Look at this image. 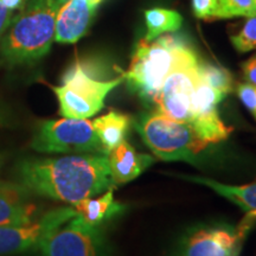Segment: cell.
I'll list each match as a JSON object with an SVG mask.
<instances>
[{"instance_id": "cell-1", "label": "cell", "mask_w": 256, "mask_h": 256, "mask_svg": "<svg viewBox=\"0 0 256 256\" xmlns=\"http://www.w3.org/2000/svg\"><path fill=\"white\" fill-rule=\"evenodd\" d=\"M16 178L32 194L75 204L113 188L107 154L26 156L16 164Z\"/></svg>"}, {"instance_id": "cell-2", "label": "cell", "mask_w": 256, "mask_h": 256, "mask_svg": "<svg viewBox=\"0 0 256 256\" xmlns=\"http://www.w3.org/2000/svg\"><path fill=\"white\" fill-rule=\"evenodd\" d=\"M66 0H25L0 40L6 66H30L49 54L55 42L56 20Z\"/></svg>"}, {"instance_id": "cell-3", "label": "cell", "mask_w": 256, "mask_h": 256, "mask_svg": "<svg viewBox=\"0 0 256 256\" xmlns=\"http://www.w3.org/2000/svg\"><path fill=\"white\" fill-rule=\"evenodd\" d=\"M192 50L179 37L164 34L151 42L139 40L130 68L124 74L128 88L146 102H154L165 80Z\"/></svg>"}, {"instance_id": "cell-4", "label": "cell", "mask_w": 256, "mask_h": 256, "mask_svg": "<svg viewBox=\"0 0 256 256\" xmlns=\"http://www.w3.org/2000/svg\"><path fill=\"white\" fill-rule=\"evenodd\" d=\"M134 127L156 158L192 162L209 146L190 124L178 122L159 112L140 115Z\"/></svg>"}, {"instance_id": "cell-5", "label": "cell", "mask_w": 256, "mask_h": 256, "mask_svg": "<svg viewBox=\"0 0 256 256\" xmlns=\"http://www.w3.org/2000/svg\"><path fill=\"white\" fill-rule=\"evenodd\" d=\"M124 81V75L101 81L89 74L80 62H75L63 75L62 84L51 86L64 118L89 119L104 107L107 95Z\"/></svg>"}, {"instance_id": "cell-6", "label": "cell", "mask_w": 256, "mask_h": 256, "mask_svg": "<svg viewBox=\"0 0 256 256\" xmlns=\"http://www.w3.org/2000/svg\"><path fill=\"white\" fill-rule=\"evenodd\" d=\"M30 146L34 151L48 154H106L88 119L63 118L40 121Z\"/></svg>"}, {"instance_id": "cell-7", "label": "cell", "mask_w": 256, "mask_h": 256, "mask_svg": "<svg viewBox=\"0 0 256 256\" xmlns=\"http://www.w3.org/2000/svg\"><path fill=\"white\" fill-rule=\"evenodd\" d=\"M42 256H108L98 226L88 224L75 214L42 240Z\"/></svg>"}, {"instance_id": "cell-8", "label": "cell", "mask_w": 256, "mask_h": 256, "mask_svg": "<svg viewBox=\"0 0 256 256\" xmlns=\"http://www.w3.org/2000/svg\"><path fill=\"white\" fill-rule=\"evenodd\" d=\"M200 63L191 50L170 72L153 104L156 112L178 122L190 124L191 96L200 81Z\"/></svg>"}, {"instance_id": "cell-9", "label": "cell", "mask_w": 256, "mask_h": 256, "mask_svg": "<svg viewBox=\"0 0 256 256\" xmlns=\"http://www.w3.org/2000/svg\"><path fill=\"white\" fill-rule=\"evenodd\" d=\"M72 206L54 209L40 217L0 226V256L16 255L38 248L51 230L75 215Z\"/></svg>"}, {"instance_id": "cell-10", "label": "cell", "mask_w": 256, "mask_h": 256, "mask_svg": "<svg viewBox=\"0 0 256 256\" xmlns=\"http://www.w3.org/2000/svg\"><path fill=\"white\" fill-rule=\"evenodd\" d=\"M226 96L200 78L192 92L190 124L209 145L223 142L232 132V128L220 120L217 110V106Z\"/></svg>"}, {"instance_id": "cell-11", "label": "cell", "mask_w": 256, "mask_h": 256, "mask_svg": "<svg viewBox=\"0 0 256 256\" xmlns=\"http://www.w3.org/2000/svg\"><path fill=\"white\" fill-rule=\"evenodd\" d=\"M254 218L246 215L236 230L200 229L188 238L182 256H238Z\"/></svg>"}, {"instance_id": "cell-12", "label": "cell", "mask_w": 256, "mask_h": 256, "mask_svg": "<svg viewBox=\"0 0 256 256\" xmlns=\"http://www.w3.org/2000/svg\"><path fill=\"white\" fill-rule=\"evenodd\" d=\"M98 6L92 0H66L57 14L55 40L78 43L88 32Z\"/></svg>"}, {"instance_id": "cell-13", "label": "cell", "mask_w": 256, "mask_h": 256, "mask_svg": "<svg viewBox=\"0 0 256 256\" xmlns=\"http://www.w3.org/2000/svg\"><path fill=\"white\" fill-rule=\"evenodd\" d=\"M114 185H124L139 177L154 162L152 156L138 153L126 140L107 154Z\"/></svg>"}, {"instance_id": "cell-14", "label": "cell", "mask_w": 256, "mask_h": 256, "mask_svg": "<svg viewBox=\"0 0 256 256\" xmlns=\"http://www.w3.org/2000/svg\"><path fill=\"white\" fill-rule=\"evenodd\" d=\"M30 194L18 182H0V226L36 216L37 206L30 202Z\"/></svg>"}, {"instance_id": "cell-15", "label": "cell", "mask_w": 256, "mask_h": 256, "mask_svg": "<svg viewBox=\"0 0 256 256\" xmlns=\"http://www.w3.org/2000/svg\"><path fill=\"white\" fill-rule=\"evenodd\" d=\"M96 136L100 140L106 154L126 140L132 121L128 115L118 110H110L92 121Z\"/></svg>"}, {"instance_id": "cell-16", "label": "cell", "mask_w": 256, "mask_h": 256, "mask_svg": "<svg viewBox=\"0 0 256 256\" xmlns=\"http://www.w3.org/2000/svg\"><path fill=\"white\" fill-rule=\"evenodd\" d=\"M72 206L83 220L95 226H98L102 222L124 210V206L116 203L114 200L113 188H108L100 197L86 198L72 204Z\"/></svg>"}, {"instance_id": "cell-17", "label": "cell", "mask_w": 256, "mask_h": 256, "mask_svg": "<svg viewBox=\"0 0 256 256\" xmlns=\"http://www.w3.org/2000/svg\"><path fill=\"white\" fill-rule=\"evenodd\" d=\"M180 178L191 183L200 184L212 188L220 196L244 210L246 212L256 209V182L246 185H226L214 179L194 177V176H180Z\"/></svg>"}, {"instance_id": "cell-18", "label": "cell", "mask_w": 256, "mask_h": 256, "mask_svg": "<svg viewBox=\"0 0 256 256\" xmlns=\"http://www.w3.org/2000/svg\"><path fill=\"white\" fill-rule=\"evenodd\" d=\"M147 32L144 40L151 42L164 34L179 30L183 24V17L177 11L168 8H151L145 11Z\"/></svg>"}, {"instance_id": "cell-19", "label": "cell", "mask_w": 256, "mask_h": 256, "mask_svg": "<svg viewBox=\"0 0 256 256\" xmlns=\"http://www.w3.org/2000/svg\"><path fill=\"white\" fill-rule=\"evenodd\" d=\"M200 78L210 87L228 95L234 89L232 75L226 68L209 63H200Z\"/></svg>"}, {"instance_id": "cell-20", "label": "cell", "mask_w": 256, "mask_h": 256, "mask_svg": "<svg viewBox=\"0 0 256 256\" xmlns=\"http://www.w3.org/2000/svg\"><path fill=\"white\" fill-rule=\"evenodd\" d=\"M256 14V0H218L211 19L252 17Z\"/></svg>"}, {"instance_id": "cell-21", "label": "cell", "mask_w": 256, "mask_h": 256, "mask_svg": "<svg viewBox=\"0 0 256 256\" xmlns=\"http://www.w3.org/2000/svg\"><path fill=\"white\" fill-rule=\"evenodd\" d=\"M230 40L234 48L241 54L256 50V14L247 17L240 31L232 34Z\"/></svg>"}, {"instance_id": "cell-22", "label": "cell", "mask_w": 256, "mask_h": 256, "mask_svg": "<svg viewBox=\"0 0 256 256\" xmlns=\"http://www.w3.org/2000/svg\"><path fill=\"white\" fill-rule=\"evenodd\" d=\"M236 92L244 107L250 112L256 120V86L250 83H240L236 86Z\"/></svg>"}, {"instance_id": "cell-23", "label": "cell", "mask_w": 256, "mask_h": 256, "mask_svg": "<svg viewBox=\"0 0 256 256\" xmlns=\"http://www.w3.org/2000/svg\"><path fill=\"white\" fill-rule=\"evenodd\" d=\"M218 0H192V10L197 18L211 19Z\"/></svg>"}, {"instance_id": "cell-24", "label": "cell", "mask_w": 256, "mask_h": 256, "mask_svg": "<svg viewBox=\"0 0 256 256\" xmlns=\"http://www.w3.org/2000/svg\"><path fill=\"white\" fill-rule=\"evenodd\" d=\"M242 72L246 82L256 86V54L242 63Z\"/></svg>"}, {"instance_id": "cell-25", "label": "cell", "mask_w": 256, "mask_h": 256, "mask_svg": "<svg viewBox=\"0 0 256 256\" xmlns=\"http://www.w3.org/2000/svg\"><path fill=\"white\" fill-rule=\"evenodd\" d=\"M14 14H16L14 11H12L11 8H6V6L0 2V40H2V36H4L6 30L8 28Z\"/></svg>"}, {"instance_id": "cell-26", "label": "cell", "mask_w": 256, "mask_h": 256, "mask_svg": "<svg viewBox=\"0 0 256 256\" xmlns=\"http://www.w3.org/2000/svg\"><path fill=\"white\" fill-rule=\"evenodd\" d=\"M6 119H8V118H6L4 110H2V107H0V127L5 126V124H6V122H8V121H6Z\"/></svg>"}, {"instance_id": "cell-27", "label": "cell", "mask_w": 256, "mask_h": 256, "mask_svg": "<svg viewBox=\"0 0 256 256\" xmlns=\"http://www.w3.org/2000/svg\"><path fill=\"white\" fill-rule=\"evenodd\" d=\"M4 162H5V158H4V156H2V154H0V170H2V165H4Z\"/></svg>"}, {"instance_id": "cell-28", "label": "cell", "mask_w": 256, "mask_h": 256, "mask_svg": "<svg viewBox=\"0 0 256 256\" xmlns=\"http://www.w3.org/2000/svg\"><path fill=\"white\" fill-rule=\"evenodd\" d=\"M92 2H98V4H101V2H102V0H92Z\"/></svg>"}]
</instances>
